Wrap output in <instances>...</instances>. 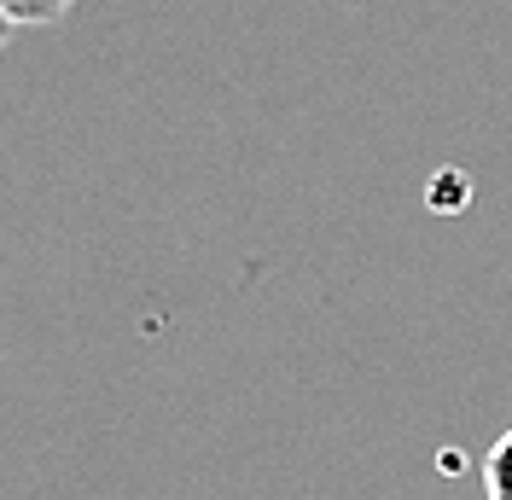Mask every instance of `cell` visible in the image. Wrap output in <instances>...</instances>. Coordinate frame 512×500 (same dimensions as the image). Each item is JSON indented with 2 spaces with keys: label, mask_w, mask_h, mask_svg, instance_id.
Listing matches in <instances>:
<instances>
[{
  "label": "cell",
  "mask_w": 512,
  "mask_h": 500,
  "mask_svg": "<svg viewBox=\"0 0 512 500\" xmlns=\"http://www.w3.org/2000/svg\"><path fill=\"white\" fill-rule=\"evenodd\" d=\"M483 495L489 500H512V431H501L495 448L483 454Z\"/></svg>",
  "instance_id": "cell-1"
},
{
  "label": "cell",
  "mask_w": 512,
  "mask_h": 500,
  "mask_svg": "<svg viewBox=\"0 0 512 500\" xmlns=\"http://www.w3.org/2000/svg\"><path fill=\"white\" fill-rule=\"evenodd\" d=\"M12 30H18V24H12V18L0 12V53H6V41H12Z\"/></svg>",
  "instance_id": "cell-3"
},
{
  "label": "cell",
  "mask_w": 512,
  "mask_h": 500,
  "mask_svg": "<svg viewBox=\"0 0 512 500\" xmlns=\"http://www.w3.org/2000/svg\"><path fill=\"white\" fill-rule=\"evenodd\" d=\"M70 6H76V0H0V12H6L18 30H47V24H59Z\"/></svg>",
  "instance_id": "cell-2"
}]
</instances>
